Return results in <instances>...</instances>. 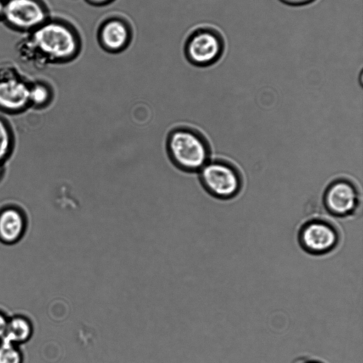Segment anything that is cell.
<instances>
[{
    "label": "cell",
    "mask_w": 363,
    "mask_h": 363,
    "mask_svg": "<svg viewBox=\"0 0 363 363\" xmlns=\"http://www.w3.org/2000/svg\"><path fill=\"white\" fill-rule=\"evenodd\" d=\"M301 363H322V362L315 361V360H306V361L302 362Z\"/></svg>",
    "instance_id": "obj_19"
},
{
    "label": "cell",
    "mask_w": 363,
    "mask_h": 363,
    "mask_svg": "<svg viewBox=\"0 0 363 363\" xmlns=\"http://www.w3.org/2000/svg\"><path fill=\"white\" fill-rule=\"evenodd\" d=\"M223 41L213 29L200 27L186 38L184 53L187 61L196 67H207L216 62L223 52Z\"/></svg>",
    "instance_id": "obj_3"
},
{
    "label": "cell",
    "mask_w": 363,
    "mask_h": 363,
    "mask_svg": "<svg viewBox=\"0 0 363 363\" xmlns=\"http://www.w3.org/2000/svg\"><path fill=\"white\" fill-rule=\"evenodd\" d=\"M30 89L13 79L0 81V106L6 110L16 111L23 108L29 99Z\"/></svg>",
    "instance_id": "obj_9"
},
{
    "label": "cell",
    "mask_w": 363,
    "mask_h": 363,
    "mask_svg": "<svg viewBox=\"0 0 363 363\" xmlns=\"http://www.w3.org/2000/svg\"><path fill=\"white\" fill-rule=\"evenodd\" d=\"M25 230V219L21 213L13 208L0 212V240L11 244L17 242Z\"/></svg>",
    "instance_id": "obj_10"
},
{
    "label": "cell",
    "mask_w": 363,
    "mask_h": 363,
    "mask_svg": "<svg viewBox=\"0 0 363 363\" xmlns=\"http://www.w3.org/2000/svg\"><path fill=\"white\" fill-rule=\"evenodd\" d=\"M22 354L15 344L1 340L0 363H22Z\"/></svg>",
    "instance_id": "obj_12"
},
{
    "label": "cell",
    "mask_w": 363,
    "mask_h": 363,
    "mask_svg": "<svg viewBox=\"0 0 363 363\" xmlns=\"http://www.w3.org/2000/svg\"><path fill=\"white\" fill-rule=\"evenodd\" d=\"M339 235L327 221L315 219L306 223L298 233V242L306 252L313 255L326 254L337 246Z\"/></svg>",
    "instance_id": "obj_5"
},
{
    "label": "cell",
    "mask_w": 363,
    "mask_h": 363,
    "mask_svg": "<svg viewBox=\"0 0 363 363\" xmlns=\"http://www.w3.org/2000/svg\"><path fill=\"white\" fill-rule=\"evenodd\" d=\"M31 334L29 320L22 316H15L9 320L5 335L1 340L16 345L27 341Z\"/></svg>",
    "instance_id": "obj_11"
},
{
    "label": "cell",
    "mask_w": 363,
    "mask_h": 363,
    "mask_svg": "<svg viewBox=\"0 0 363 363\" xmlns=\"http://www.w3.org/2000/svg\"><path fill=\"white\" fill-rule=\"evenodd\" d=\"M0 174H1V167H0Z\"/></svg>",
    "instance_id": "obj_20"
},
{
    "label": "cell",
    "mask_w": 363,
    "mask_h": 363,
    "mask_svg": "<svg viewBox=\"0 0 363 363\" xmlns=\"http://www.w3.org/2000/svg\"><path fill=\"white\" fill-rule=\"evenodd\" d=\"M4 9V1L0 0V18L3 16Z\"/></svg>",
    "instance_id": "obj_18"
},
{
    "label": "cell",
    "mask_w": 363,
    "mask_h": 363,
    "mask_svg": "<svg viewBox=\"0 0 363 363\" xmlns=\"http://www.w3.org/2000/svg\"><path fill=\"white\" fill-rule=\"evenodd\" d=\"M88 4L95 6H104L113 3L116 0H85Z\"/></svg>",
    "instance_id": "obj_16"
},
{
    "label": "cell",
    "mask_w": 363,
    "mask_h": 363,
    "mask_svg": "<svg viewBox=\"0 0 363 363\" xmlns=\"http://www.w3.org/2000/svg\"><path fill=\"white\" fill-rule=\"evenodd\" d=\"M29 99L35 104L43 105L49 100L50 91L46 86L37 84L30 89Z\"/></svg>",
    "instance_id": "obj_13"
},
{
    "label": "cell",
    "mask_w": 363,
    "mask_h": 363,
    "mask_svg": "<svg viewBox=\"0 0 363 363\" xmlns=\"http://www.w3.org/2000/svg\"><path fill=\"white\" fill-rule=\"evenodd\" d=\"M199 172L203 187L217 198H231L240 189L241 179L238 171L225 162H208Z\"/></svg>",
    "instance_id": "obj_4"
},
{
    "label": "cell",
    "mask_w": 363,
    "mask_h": 363,
    "mask_svg": "<svg viewBox=\"0 0 363 363\" xmlns=\"http://www.w3.org/2000/svg\"><path fill=\"white\" fill-rule=\"evenodd\" d=\"M166 147L172 162L184 172H198L208 162L207 141L200 133L189 127L171 130Z\"/></svg>",
    "instance_id": "obj_2"
},
{
    "label": "cell",
    "mask_w": 363,
    "mask_h": 363,
    "mask_svg": "<svg viewBox=\"0 0 363 363\" xmlns=\"http://www.w3.org/2000/svg\"><path fill=\"white\" fill-rule=\"evenodd\" d=\"M284 3L291 5H302L308 4L313 0H281Z\"/></svg>",
    "instance_id": "obj_17"
},
{
    "label": "cell",
    "mask_w": 363,
    "mask_h": 363,
    "mask_svg": "<svg viewBox=\"0 0 363 363\" xmlns=\"http://www.w3.org/2000/svg\"><path fill=\"white\" fill-rule=\"evenodd\" d=\"M133 30L125 17L112 15L99 24L96 38L100 47L106 52L117 54L125 50L130 45Z\"/></svg>",
    "instance_id": "obj_6"
},
{
    "label": "cell",
    "mask_w": 363,
    "mask_h": 363,
    "mask_svg": "<svg viewBox=\"0 0 363 363\" xmlns=\"http://www.w3.org/2000/svg\"><path fill=\"white\" fill-rule=\"evenodd\" d=\"M358 201L357 189L350 182L345 179L332 183L324 196L326 208L337 216L351 214L357 208Z\"/></svg>",
    "instance_id": "obj_8"
},
{
    "label": "cell",
    "mask_w": 363,
    "mask_h": 363,
    "mask_svg": "<svg viewBox=\"0 0 363 363\" xmlns=\"http://www.w3.org/2000/svg\"><path fill=\"white\" fill-rule=\"evenodd\" d=\"M10 146V133L6 125L0 119V161L7 155Z\"/></svg>",
    "instance_id": "obj_14"
},
{
    "label": "cell",
    "mask_w": 363,
    "mask_h": 363,
    "mask_svg": "<svg viewBox=\"0 0 363 363\" xmlns=\"http://www.w3.org/2000/svg\"><path fill=\"white\" fill-rule=\"evenodd\" d=\"M9 320L6 318V316L0 312V339L4 336Z\"/></svg>",
    "instance_id": "obj_15"
},
{
    "label": "cell",
    "mask_w": 363,
    "mask_h": 363,
    "mask_svg": "<svg viewBox=\"0 0 363 363\" xmlns=\"http://www.w3.org/2000/svg\"><path fill=\"white\" fill-rule=\"evenodd\" d=\"M3 17L17 29L30 30L43 24L47 13L38 0H8L4 1Z\"/></svg>",
    "instance_id": "obj_7"
},
{
    "label": "cell",
    "mask_w": 363,
    "mask_h": 363,
    "mask_svg": "<svg viewBox=\"0 0 363 363\" xmlns=\"http://www.w3.org/2000/svg\"><path fill=\"white\" fill-rule=\"evenodd\" d=\"M34 32L33 40L38 50L50 60L71 62L80 54L82 40L77 28L64 20L45 22Z\"/></svg>",
    "instance_id": "obj_1"
}]
</instances>
